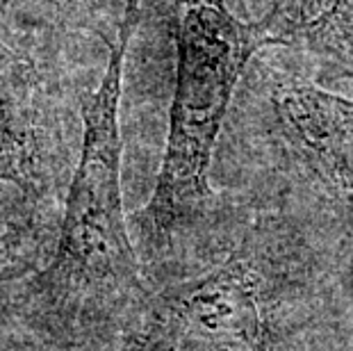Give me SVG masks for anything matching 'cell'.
<instances>
[{"label":"cell","mask_w":353,"mask_h":351,"mask_svg":"<svg viewBox=\"0 0 353 351\" xmlns=\"http://www.w3.org/2000/svg\"><path fill=\"white\" fill-rule=\"evenodd\" d=\"M117 351H274L258 274L249 260L232 256L151 294Z\"/></svg>","instance_id":"cell-3"},{"label":"cell","mask_w":353,"mask_h":351,"mask_svg":"<svg viewBox=\"0 0 353 351\" xmlns=\"http://www.w3.org/2000/svg\"><path fill=\"white\" fill-rule=\"evenodd\" d=\"M55 164V123L41 73L0 17V183L46 197Z\"/></svg>","instance_id":"cell-4"},{"label":"cell","mask_w":353,"mask_h":351,"mask_svg":"<svg viewBox=\"0 0 353 351\" xmlns=\"http://www.w3.org/2000/svg\"><path fill=\"white\" fill-rule=\"evenodd\" d=\"M3 3H5V0H3ZM21 3H23V0H21ZM41 3H46L48 7H59V10H76V5L89 10L96 0H41Z\"/></svg>","instance_id":"cell-8"},{"label":"cell","mask_w":353,"mask_h":351,"mask_svg":"<svg viewBox=\"0 0 353 351\" xmlns=\"http://www.w3.org/2000/svg\"><path fill=\"white\" fill-rule=\"evenodd\" d=\"M276 108L288 137L353 201V101L299 82L276 94Z\"/></svg>","instance_id":"cell-5"},{"label":"cell","mask_w":353,"mask_h":351,"mask_svg":"<svg viewBox=\"0 0 353 351\" xmlns=\"http://www.w3.org/2000/svg\"><path fill=\"white\" fill-rule=\"evenodd\" d=\"M296 23L278 7L244 23L226 0H176V92L167 151L148 205L137 214L148 246H167L205 212L208 174L216 137L253 53L294 41Z\"/></svg>","instance_id":"cell-2"},{"label":"cell","mask_w":353,"mask_h":351,"mask_svg":"<svg viewBox=\"0 0 353 351\" xmlns=\"http://www.w3.org/2000/svg\"><path fill=\"white\" fill-rule=\"evenodd\" d=\"M294 41L353 78V0H335L319 17L299 23Z\"/></svg>","instance_id":"cell-6"},{"label":"cell","mask_w":353,"mask_h":351,"mask_svg":"<svg viewBox=\"0 0 353 351\" xmlns=\"http://www.w3.org/2000/svg\"><path fill=\"white\" fill-rule=\"evenodd\" d=\"M139 0H125L101 85L85 108V137L55 258L30 285V308L57 335L80 338L132 317L148 294L128 235L121 199L119 103Z\"/></svg>","instance_id":"cell-1"},{"label":"cell","mask_w":353,"mask_h":351,"mask_svg":"<svg viewBox=\"0 0 353 351\" xmlns=\"http://www.w3.org/2000/svg\"><path fill=\"white\" fill-rule=\"evenodd\" d=\"M41 235L34 226H14L0 233V283L14 281L34 270Z\"/></svg>","instance_id":"cell-7"}]
</instances>
